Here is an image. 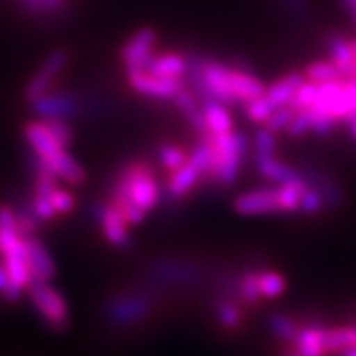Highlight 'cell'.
I'll return each mask as SVG.
<instances>
[{"mask_svg": "<svg viewBox=\"0 0 356 356\" xmlns=\"http://www.w3.org/2000/svg\"><path fill=\"white\" fill-rule=\"evenodd\" d=\"M328 50L332 55V63L337 66L341 78H350L356 73V61L350 42L341 37H332L328 40Z\"/></svg>", "mask_w": 356, "mask_h": 356, "instance_id": "ffe728a7", "label": "cell"}, {"mask_svg": "<svg viewBox=\"0 0 356 356\" xmlns=\"http://www.w3.org/2000/svg\"><path fill=\"white\" fill-rule=\"evenodd\" d=\"M323 341L327 353H343L350 348H356V327L325 328Z\"/></svg>", "mask_w": 356, "mask_h": 356, "instance_id": "603a6c76", "label": "cell"}, {"mask_svg": "<svg viewBox=\"0 0 356 356\" xmlns=\"http://www.w3.org/2000/svg\"><path fill=\"white\" fill-rule=\"evenodd\" d=\"M216 315L220 323L225 328H228V330H233V328L238 327L239 322H241V310H239V307L233 304L231 300L221 302L216 309Z\"/></svg>", "mask_w": 356, "mask_h": 356, "instance_id": "836d02e7", "label": "cell"}, {"mask_svg": "<svg viewBox=\"0 0 356 356\" xmlns=\"http://www.w3.org/2000/svg\"><path fill=\"white\" fill-rule=\"evenodd\" d=\"M129 83L140 95L155 99H172L185 86L184 78H167L150 73L149 70L127 71Z\"/></svg>", "mask_w": 356, "mask_h": 356, "instance_id": "ba28073f", "label": "cell"}, {"mask_svg": "<svg viewBox=\"0 0 356 356\" xmlns=\"http://www.w3.org/2000/svg\"><path fill=\"white\" fill-rule=\"evenodd\" d=\"M0 252L8 275V286L3 293L7 300H17L32 284L29 259H26L25 238L17 228L15 215L8 207H0Z\"/></svg>", "mask_w": 356, "mask_h": 356, "instance_id": "7a4b0ae2", "label": "cell"}, {"mask_svg": "<svg viewBox=\"0 0 356 356\" xmlns=\"http://www.w3.org/2000/svg\"><path fill=\"white\" fill-rule=\"evenodd\" d=\"M238 296H239V299H241L244 304H248V305H254L262 299L259 291H257V286H256V273H248V274H244L241 279H239Z\"/></svg>", "mask_w": 356, "mask_h": 356, "instance_id": "1f68e13d", "label": "cell"}, {"mask_svg": "<svg viewBox=\"0 0 356 356\" xmlns=\"http://www.w3.org/2000/svg\"><path fill=\"white\" fill-rule=\"evenodd\" d=\"M63 7V0H43V10L56 12Z\"/></svg>", "mask_w": 356, "mask_h": 356, "instance_id": "b9f144b4", "label": "cell"}, {"mask_svg": "<svg viewBox=\"0 0 356 356\" xmlns=\"http://www.w3.org/2000/svg\"><path fill=\"white\" fill-rule=\"evenodd\" d=\"M157 42V33L152 29H140L122 47L121 60L127 71L145 70L154 56V47Z\"/></svg>", "mask_w": 356, "mask_h": 356, "instance_id": "30bf717a", "label": "cell"}, {"mask_svg": "<svg viewBox=\"0 0 356 356\" xmlns=\"http://www.w3.org/2000/svg\"><path fill=\"white\" fill-rule=\"evenodd\" d=\"M20 3L30 13L43 12V0H20Z\"/></svg>", "mask_w": 356, "mask_h": 356, "instance_id": "60d3db41", "label": "cell"}, {"mask_svg": "<svg viewBox=\"0 0 356 356\" xmlns=\"http://www.w3.org/2000/svg\"><path fill=\"white\" fill-rule=\"evenodd\" d=\"M274 109H275V106L269 99H267L266 95L261 97H256V99L248 101L246 104H244L246 115L256 124H266L267 119L270 118V114L274 113Z\"/></svg>", "mask_w": 356, "mask_h": 356, "instance_id": "f1b7e54d", "label": "cell"}, {"mask_svg": "<svg viewBox=\"0 0 356 356\" xmlns=\"http://www.w3.org/2000/svg\"><path fill=\"white\" fill-rule=\"evenodd\" d=\"M254 163L257 172L261 177H264L266 180L273 181L277 185H287L292 181H297L302 178V172H297L296 168L286 165L284 162H280L279 159H275V155H266V157H254Z\"/></svg>", "mask_w": 356, "mask_h": 356, "instance_id": "e0dca14e", "label": "cell"}, {"mask_svg": "<svg viewBox=\"0 0 356 356\" xmlns=\"http://www.w3.org/2000/svg\"><path fill=\"white\" fill-rule=\"evenodd\" d=\"M150 73L167 78H184L186 71V56L178 53H163V55L152 56L147 68Z\"/></svg>", "mask_w": 356, "mask_h": 356, "instance_id": "44dd1931", "label": "cell"}, {"mask_svg": "<svg viewBox=\"0 0 356 356\" xmlns=\"http://www.w3.org/2000/svg\"><path fill=\"white\" fill-rule=\"evenodd\" d=\"M305 81L304 74L300 73H289L286 76L279 78L269 88H266V97L269 99L275 108L287 106L292 101L293 95L299 89L302 83Z\"/></svg>", "mask_w": 356, "mask_h": 356, "instance_id": "d6986e66", "label": "cell"}, {"mask_svg": "<svg viewBox=\"0 0 356 356\" xmlns=\"http://www.w3.org/2000/svg\"><path fill=\"white\" fill-rule=\"evenodd\" d=\"M159 159L160 162H162V165L172 173L175 172L177 168H180L186 160H188V154H186L181 147L163 145L162 149L159 150Z\"/></svg>", "mask_w": 356, "mask_h": 356, "instance_id": "f546056e", "label": "cell"}, {"mask_svg": "<svg viewBox=\"0 0 356 356\" xmlns=\"http://www.w3.org/2000/svg\"><path fill=\"white\" fill-rule=\"evenodd\" d=\"M25 246L32 279L42 280V282H50V280L55 277L56 269L55 262H53L47 246H44L35 234L25 238Z\"/></svg>", "mask_w": 356, "mask_h": 356, "instance_id": "9a60e30c", "label": "cell"}, {"mask_svg": "<svg viewBox=\"0 0 356 356\" xmlns=\"http://www.w3.org/2000/svg\"><path fill=\"white\" fill-rule=\"evenodd\" d=\"M315 96H317V84L310 83V81H304L299 86V89L293 95L292 101L289 102V106L293 111H302V109H309L312 104H314Z\"/></svg>", "mask_w": 356, "mask_h": 356, "instance_id": "d6a6232c", "label": "cell"}, {"mask_svg": "<svg viewBox=\"0 0 356 356\" xmlns=\"http://www.w3.org/2000/svg\"><path fill=\"white\" fill-rule=\"evenodd\" d=\"M269 328L273 330L274 335H277L280 340L287 341V343H293L297 333L300 330L299 323L296 320L282 314H274L269 318Z\"/></svg>", "mask_w": 356, "mask_h": 356, "instance_id": "83f0119b", "label": "cell"}, {"mask_svg": "<svg viewBox=\"0 0 356 356\" xmlns=\"http://www.w3.org/2000/svg\"><path fill=\"white\" fill-rule=\"evenodd\" d=\"M159 200V184L147 163L131 162L119 172L111 203L122 211L129 225H137L144 220L147 213L157 207Z\"/></svg>", "mask_w": 356, "mask_h": 356, "instance_id": "6da1fadb", "label": "cell"}, {"mask_svg": "<svg viewBox=\"0 0 356 356\" xmlns=\"http://www.w3.org/2000/svg\"><path fill=\"white\" fill-rule=\"evenodd\" d=\"M172 99H173V102H175L177 108L180 109L181 113L186 115V118H188V115H191L193 113H197V111L200 109L198 97L195 96V92H191L190 89H186L185 86L181 88L180 91H178L177 95L172 97Z\"/></svg>", "mask_w": 356, "mask_h": 356, "instance_id": "f35d334b", "label": "cell"}, {"mask_svg": "<svg viewBox=\"0 0 356 356\" xmlns=\"http://www.w3.org/2000/svg\"><path fill=\"white\" fill-rule=\"evenodd\" d=\"M202 139L207 140L210 147V165L204 177H210L225 186L233 185L238 178L243 159L248 155V136H244L243 132H208Z\"/></svg>", "mask_w": 356, "mask_h": 356, "instance_id": "3957f363", "label": "cell"}, {"mask_svg": "<svg viewBox=\"0 0 356 356\" xmlns=\"http://www.w3.org/2000/svg\"><path fill=\"white\" fill-rule=\"evenodd\" d=\"M25 139L32 147L33 154L56 173L58 178L68 181L70 185H81L86 178L83 167L66 152V147L58 142L48 132L43 122H29L25 127Z\"/></svg>", "mask_w": 356, "mask_h": 356, "instance_id": "277c9868", "label": "cell"}, {"mask_svg": "<svg viewBox=\"0 0 356 356\" xmlns=\"http://www.w3.org/2000/svg\"><path fill=\"white\" fill-rule=\"evenodd\" d=\"M350 44H351V50H353L355 61H356V38H355V40H350Z\"/></svg>", "mask_w": 356, "mask_h": 356, "instance_id": "ee69618b", "label": "cell"}, {"mask_svg": "<svg viewBox=\"0 0 356 356\" xmlns=\"http://www.w3.org/2000/svg\"><path fill=\"white\" fill-rule=\"evenodd\" d=\"M198 270L188 264H157L152 269V279L165 280V282H186L188 279H195Z\"/></svg>", "mask_w": 356, "mask_h": 356, "instance_id": "d4e9b609", "label": "cell"}, {"mask_svg": "<svg viewBox=\"0 0 356 356\" xmlns=\"http://www.w3.org/2000/svg\"><path fill=\"white\" fill-rule=\"evenodd\" d=\"M203 81L213 99L222 102L225 106H236L229 89V68L218 61H204Z\"/></svg>", "mask_w": 356, "mask_h": 356, "instance_id": "5bb4252c", "label": "cell"}, {"mask_svg": "<svg viewBox=\"0 0 356 356\" xmlns=\"http://www.w3.org/2000/svg\"><path fill=\"white\" fill-rule=\"evenodd\" d=\"M96 216L106 239L114 246H126L129 243V222L122 211L114 203H109L106 207H97Z\"/></svg>", "mask_w": 356, "mask_h": 356, "instance_id": "4fadbf2b", "label": "cell"}, {"mask_svg": "<svg viewBox=\"0 0 356 356\" xmlns=\"http://www.w3.org/2000/svg\"><path fill=\"white\" fill-rule=\"evenodd\" d=\"M256 286L261 297L264 299H277L287 289V282L282 274L275 270H259L256 273Z\"/></svg>", "mask_w": 356, "mask_h": 356, "instance_id": "cb8c5ba5", "label": "cell"}, {"mask_svg": "<svg viewBox=\"0 0 356 356\" xmlns=\"http://www.w3.org/2000/svg\"><path fill=\"white\" fill-rule=\"evenodd\" d=\"M66 63H68V55H66L63 50H56L50 53V56L44 60L42 68L35 73V76L30 79L29 86L25 88L26 99L32 102L37 99V97L44 95V92L50 89L58 74L63 71Z\"/></svg>", "mask_w": 356, "mask_h": 356, "instance_id": "7c38bea8", "label": "cell"}, {"mask_svg": "<svg viewBox=\"0 0 356 356\" xmlns=\"http://www.w3.org/2000/svg\"><path fill=\"white\" fill-rule=\"evenodd\" d=\"M233 207L234 211L243 216L280 213L282 210H280L279 203V186H274V188L249 190L234 200Z\"/></svg>", "mask_w": 356, "mask_h": 356, "instance_id": "9c48e42d", "label": "cell"}, {"mask_svg": "<svg viewBox=\"0 0 356 356\" xmlns=\"http://www.w3.org/2000/svg\"><path fill=\"white\" fill-rule=\"evenodd\" d=\"M293 114H296V111H293L291 106H280V108H275L274 113L270 114V118L267 119L264 126L267 129H270L273 132H280V131H286L289 122L292 121Z\"/></svg>", "mask_w": 356, "mask_h": 356, "instance_id": "e575fe53", "label": "cell"}, {"mask_svg": "<svg viewBox=\"0 0 356 356\" xmlns=\"http://www.w3.org/2000/svg\"><path fill=\"white\" fill-rule=\"evenodd\" d=\"M50 202L53 204V210H55L56 215H66V213L73 211L74 208L73 195H71L68 190L60 188V186H56V188L51 191Z\"/></svg>", "mask_w": 356, "mask_h": 356, "instance_id": "74e56055", "label": "cell"}, {"mask_svg": "<svg viewBox=\"0 0 356 356\" xmlns=\"http://www.w3.org/2000/svg\"><path fill=\"white\" fill-rule=\"evenodd\" d=\"M44 127L63 147H68L73 140V131L66 124V119H44Z\"/></svg>", "mask_w": 356, "mask_h": 356, "instance_id": "d590c367", "label": "cell"}, {"mask_svg": "<svg viewBox=\"0 0 356 356\" xmlns=\"http://www.w3.org/2000/svg\"><path fill=\"white\" fill-rule=\"evenodd\" d=\"M286 132L291 137H302L305 132H310V118L305 109L296 111L292 121L289 122Z\"/></svg>", "mask_w": 356, "mask_h": 356, "instance_id": "ab89813d", "label": "cell"}, {"mask_svg": "<svg viewBox=\"0 0 356 356\" xmlns=\"http://www.w3.org/2000/svg\"><path fill=\"white\" fill-rule=\"evenodd\" d=\"M254 157H266V155L277 154V137L275 132L267 129L266 126L259 129L254 136Z\"/></svg>", "mask_w": 356, "mask_h": 356, "instance_id": "4dcf8cb0", "label": "cell"}, {"mask_svg": "<svg viewBox=\"0 0 356 356\" xmlns=\"http://www.w3.org/2000/svg\"><path fill=\"white\" fill-rule=\"evenodd\" d=\"M32 108L38 118L44 119H70L78 114L79 102L74 96L66 92H44L32 101Z\"/></svg>", "mask_w": 356, "mask_h": 356, "instance_id": "8fae6325", "label": "cell"}, {"mask_svg": "<svg viewBox=\"0 0 356 356\" xmlns=\"http://www.w3.org/2000/svg\"><path fill=\"white\" fill-rule=\"evenodd\" d=\"M202 114L210 134H226L233 132V119L228 111V106L216 99H208L202 102Z\"/></svg>", "mask_w": 356, "mask_h": 356, "instance_id": "ac0fdd59", "label": "cell"}, {"mask_svg": "<svg viewBox=\"0 0 356 356\" xmlns=\"http://www.w3.org/2000/svg\"><path fill=\"white\" fill-rule=\"evenodd\" d=\"M13 215H15L17 228H19L20 234L24 236V238L33 236L35 231L38 229L40 221H42L37 216V213L33 211L32 203H20L19 207L13 210Z\"/></svg>", "mask_w": 356, "mask_h": 356, "instance_id": "4316f807", "label": "cell"}, {"mask_svg": "<svg viewBox=\"0 0 356 356\" xmlns=\"http://www.w3.org/2000/svg\"><path fill=\"white\" fill-rule=\"evenodd\" d=\"M150 299L140 292L118 293L106 305V317L115 327H129L145 318L150 310Z\"/></svg>", "mask_w": 356, "mask_h": 356, "instance_id": "52a82bcc", "label": "cell"}, {"mask_svg": "<svg viewBox=\"0 0 356 356\" xmlns=\"http://www.w3.org/2000/svg\"><path fill=\"white\" fill-rule=\"evenodd\" d=\"M208 165H210V147L208 142L200 137V142L188 155V160L172 172L170 180L167 184V191L172 198H184L190 193L198 184L200 178L207 175Z\"/></svg>", "mask_w": 356, "mask_h": 356, "instance_id": "5b68a950", "label": "cell"}, {"mask_svg": "<svg viewBox=\"0 0 356 356\" xmlns=\"http://www.w3.org/2000/svg\"><path fill=\"white\" fill-rule=\"evenodd\" d=\"M323 207H325V200L322 195H320V191L309 185V188L302 193L299 211H304L305 215H317Z\"/></svg>", "mask_w": 356, "mask_h": 356, "instance_id": "8d00e7d4", "label": "cell"}, {"mask_svg": "<svg viewBox=\"0 0 356 356\" xmlns=\"http://www.w3.org/2000/svg\"><path fill=\"white\" fill-rule=\"evenodd\" d=\"M229 89L236 104H246L266 95V86L259 78L244 70H229Z\"/></svg>", "mask_w": 356, "mask_h": 356, "instance_id": "2e32d148", "label": "cell"}, {"mask_svg": "<svg viewBox=\"0 0 356 356\" xmlns=\"http://www.w3.org/2000/svg\"><path fill=\"white\" fill-rule=\"evenodd\" d=\"M346 124H348V127H350V134L353 136V139L356 140V113L351 115L348 121H346Z\"/></svg>", "mask_w": 356, "mask_h": 356, "instance_id": "7bdbcfd3", "label": "cell"}, {"mask_svg": "<svg viewBox=\"0 0 356 356\" xmlns=\"http://www.w3.org/2000/svg\"><path fill=\"white\" fill-rule=\"evenodd\" d=\"M325 328L318 327V325H312V327L300 328L297 333L296 340H293V346L297 348V353L307 355V356H317L325 355Z\"/></svg>", "mask_w": 356, "mask_h": 356, "instance_id": "7402d4cb", "label": "cell"}, {"mask_svg": "<svg viewBox=\"0 0 356 356\" xmlns=\"http://www.w3.org/2000/svg\"><path fill=\"white\" fill-rule=\"evenodd\" d=\"M305 81H310L314 84H322L327 81H332V79L341 78L340 73H338L337 66L332 63L330 60H322V61H314L307 66L304 71Z\"/></svg>", "mask_w": 356, "mask_h": 356, "instance_id": "484cf974", "label": "cell"}, {"mask_svg": "<svg viewBox=\"0 0 356 356\" xmlns=\"http://www.w3.org/2000/svg\"><path fill=\"white\" fill-rule=\"evenodd\" d=\"M26 291L44 322L51 328L63 330L68 323V305L63 297L50 284L42 282V280H32Z\"/></svg>", "mask_w": 356, "mask_h": 356, "instance_id": "8992f818", "label": "cell"}]
</instances>
